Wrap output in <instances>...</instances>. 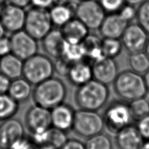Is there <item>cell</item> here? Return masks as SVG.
Masks as SVG:
<instances>
[{"instance_id":"obj_46","label":"cell","mask_w":149,"mask_h":149,"mask_svg":"<svg viewBox=\"0 0 149 149\" xmlns=\"http://www.w3.org/2000/svg\"><path fill=\"white\" fill-rule=\"evenodd\" d=\"M71 2V0H54V5H68Z\"/></svg>"},{"instance_id":"obj_28","label":"cell","mask_w":149,"mask_h":149,"mask_svg":"<svg viewBox=\"0 0 149 149\" xmlns=\"http://www.w3.org/2000/svg\"><path fill=\"white\" fill-rule=\"evenodd\" d=\"M128 105L133 120L137 122L149 114V101L145 97L132 101Z\"/></svg>"},{"instance_id":"obj_1","label":"cell","mask_w":149,"mask_h":149,"mask_svg":"<svg viewBox=\"0 0 149 149\" xmlns=\"http://www.w3.org/2000/svg\"><path fill=\"white\" fill-rule=\"evenodd\" d=\"M67 94V87L62 80L52 77L36 85L32 98L35 104L51 110L64 103Z\"/></svg>"},{"instance_id":"obj_24","label":"cell","mask_w":149,"mask_h":149,"mask_svg":"<svg viewBox=\"0 0 149 149\" xmlns=\"http://www.w3.org/2000/svg\"><path fill=\"white\" fill-rule=\"evenodd\" d=\"M81 45L84 51L85 58L92 62L105 57L102 52V39L95 34L89 33L81 42Z\"/></svg>"},{"instance_id":"obj_38","label":"cell","mask_w":149,"mask_h":149,"mask_svg":"<svg viewBox=\"0 0 149 149\" xmlns=\"http://www.w3.org/2000/svg\"><path fill=\"white\" fill-rule=\"evenodd\" d=\"M137 127L144 140H149V114L137 121Z\"/></svg>"},{"instance_id":"obj_53","label":"cell","mask_w":149,"mask_h":149,"mask_svg":"<svg viewBox=\"0 0 149 149\" xmlns=\"http://www.w3.org/2000/svg\"><path fill=\"white\" fill-rule=\"evenodd\" d=\"M78 1H84V0H78Z\"/></svg>"},{"instance_id":"obj_3","label":"cell","mask_w":149,"mask_h":149,"mask_svg":"<svg viewBox=\"0 0 149 149\" xmlns=\"http://www.w3.org/2000/svg\"><path fill=\"white\" fill-rule=\"evenodd\" d=\"M113 87L118 97L129 102L145 97L148 92L144 77L132 70L118 73L113 82Z\"/></svg>"},{"instance_id":"obj_13","label":"cell","mask_w":149,"mask_h":149,"mask_svg":"<svg viewBox=\"0 0 149 149\" xmlns=\"http://www.w3.org/2000/svg\"><path fill=\"white\" fill-rule=\"evenodd\" d=\"M93 79L105 85L113 83L118 74V65L114 58L103 57L92 65Z\"/></svg>"},{"instance_id":"obj_20","label":"cell","mask_w":149,"mask_h":149,"mask_svg":"<svg viewBox=\"0 0 149 149\" xmlns=\"http://www.w3.org/2000/svg\"><path fill=\"white\" fill-rule=\"evenodd\" d=\"M67 77L71 84L81 86L93 79L92 65L84 60L74 63Z\"/></svg>"},{"instance_id":"obj_35","label":"cell","mask_w":149,"mask_h":149,"mask_svg":"<svg viewBox=\"0 0 149 149\" xmlns=\"http://www.w3.org/2000/svg\"><path fill=\"white\" fill-rule=\"evenodd\" d=\"M50 127L48 129L37 130L30 133V137L37 147L49 143Z\"/></svg>"},{"instance_id":"obj_29","label":"cell","mask_w":149,"mask_h":149,"mask_svg":"<svg viewBox=\"0 0 149 149\" xmlns=\"http://www.w3.org/2000/svg\"><path fill=\"white\" fill-rule=\"evenodd\" d=\"M123 48L120 39L103 38L102 52L105 57L114 58L120 54Z\"/></svg>"},{"instance_id":"obj_11","label":"cell","mask_w":149,"mask_h":149,"mask_svg":"<svg viewBox=\"0 0 149 149\" xmlns=\"http://www.w3.org/2000/svg\"><path fill=\"white\" fill-rule=\"evenodd\" d=\"M26 13L25 9L13 4H5L0 20L7 32L14 33L24 30Z\"/></svg>"},{"instance_id":"obj_43","label":"cell","mask_w":149,"mask_h":149,"mask_svg":"<svg viewBox=\"0 0 149 149\" xmlns=\"http://www.w3.org/2000/svg\"><path fill=\"white\" fill-rule=\"evenodd\" d=\"M9 3L25 9L31 5V0H8Z\"/></svg>"},{"instance_id":"obj_47","label":"cell","mask_w":149,"mask_h":149,"mask_svg":"<svg viewBox=\"0 0 149 149\" xmlns=\"http://www.w3.org/2000/svg\"><path fill=\"white\" fill-rule=\"evenodd\" d=\"M6 32L7 31L5 30L1 20H0V38L5 36V33H6Z\"/></svg>"},{"instance_id":"obj_5","label":"cell","mask_w":149,"mask_h":149,"mask_svg":"<svg viewBox=\"0 0 149 149\" xmlns=\"http://www.w3.org/2000/svg\"><path fill=\"white\" fill-rule=\"evenodd\" d=\"M105 127L103 117L97 111L79 109L74 113L73 130L84 138L100 134Z\"/></svg>"},{"instance_id":"obj_33","label":"cell","mask_w":149,"mask_h":149,"mask_svg":"<svg viewBox=\"0 0 149 149\" xmlns=\"http://www.w3.org/2000/svg\"><path fill=\"white\" fill-rule=\"evenodd\" d=\"M106 13H118L124 5L126 0H98Z\"/></svg>"},{"instance_id":"obj_21","label":"cell","mask_w":149,"mask_h":149,"mask_svg":"<svg viewBox=\"0 0 149 149\" xmlns=\"http://www.w3.org/2000/svg\"><path fill=\"white\" fill-rule=\"evenodd\" d=\"M54 5L49 10L53 26L60 29L68 22L75 17L76 5Z\"/></svg>"},{"instance_id":"obj_17","label":"cell","mask_w":149,"mask_h":149,"mask_svg":"<svg viewBox=\"0 0 149 149\" xmlns=\"http://www.w3.org/2000/svg\"><path fill=\"white\" fill-rule=\"evenodd\" d=\"M143 141L137 126L131 124L116 134V143L120 149H139Z\"/></svg>"},{"instance_id":"obj_6","label":"cell","mask_w":149,"mask_h":149,"mask_svg":"<svg viewBox=\"0 0 149 149\" xmlns=\"http://www.w3.org/2000/svg\"><path fill=\"white\" fill-rule=\"evenodd\" d=\"M52 29L49 10L31 7L26 13L24 30L37 41H41Z\"/></svg>"},{"instance_id":"obj_8","label":"cell","mask_w":149,"mask_h":149,"mask_svg":"<svg viewBox=\"0 0 149 149\" xmlns=\"http://www.w3.org/2000/svg\"><path fill=\"white\" fill-rule=\"evenodd\" d=\"M103 117L105 127L114 134L128 126L133 120L129 105L118 101L112 102L108 106Z\"/></svg>"},{"instance_id":"obj_50","label":"cell","mask_w":149,"mask_h":149,"mask_svg":"<svg viewBox=\"0 0 149 149\" xmlns=\"http://www.w3.org/2000/svg\"><path fill=\"white\" fill-rule=\"evenodd\" d=\"M145 50V53L147 54V55L148 56V58H149V37H148V39L147 40V44H146Z\"/></svg>"},{"instance_id":"obj_39","label":"cell","mask_w":149,"mask_h":149,"mask_svg":"<svg viewBox=\"0 0 149 149\" xmlns=\"http://www.w3.org/2000/svg\"><path fill=\"white\" fill-rule=\"evenodd\" d=\"M12 53L10 37L4 36L0 38V58Z\"/></svg>"},{"instance_id":"obj_30","label":"cell","mask_w":149,"mask_h":149,"mask_svg":"<svg viewBox=\"0 0 149 149\" xmlns=\"http://www.w3.org/2000/svg\"><path fill=\"white\" fill-rule=\"evenodd\" d=\"M85 147L86 149H113V143L109 135L100 133L88 138Z\"/></svg>"},{"instance_id":"obj_45","label":"cell","mask_w":149,"mask_h":149,"mask_svg":"<svg viewBox=\"0 0 149 149\" xmlns=\"http://www.w3.org/2000/svg\"><path fill=\"white\" fill-rule=\"evenodd\" d=\"M37 149H58V148L56 147H55L54 146H53L52 145L48 143V144H45L41 146H39V147H37Z\"/></svg>"},{"instance_id":"obj_4","label":"cell","mask_w":149,"mask_h":149,"mask_svg":"<svg viewBox=\"0 0 149 149\" xmlns=\"http://www.w3.org/2000/svg\"><path fill=\"white\" fill-rule=\"evenodd\" d=\"M54 73V62L49 56L37 53L24 61L22 77L32 85L46 81Z\"/></svg>"},{"instance_id":"obj_22","label":"cell","mask_w":149,"mask_h":149,"mask_svg":"<svg viewBox=\"0 0 149 149\" xmlns=\"http://www.w3.org/2000/svg\"><path fill=\"white\" fill-rule=\"evenodd\" d=\"M23 67L24 61L13 53L0 58V72L10 80L22 77Z\"/></svg>"},{"instance_id":"obj_40","label":"cell","mask_w":149,"mask_h":149,"mask_svg":"<svg viewBox=\"0 0 149 149\" xmlns=\"http://www.w3.org/2000/svg\"><path fill=\"white\" fill-rule=\"evenodd\" d=\"M31 6L49 10L54 5V0H31Z\"/></svg>"},{"instance_id":"obj_25","label":"cell","mask_w":149,"mask_h":149,"mask_svg":"<svg viewBox=\"0 0 149 149\" xmlns=\"http://www.w3.org/2000/svg\"><path fill=\"white\" fill-rule=\"evenodd\" d=\"M18 109L19 103L9 94H0V122L14 117Z\"/></svg>"},{"instance_id":"obj_44","label":"cell","mask_w":149,"mask_h":149,"mask_svg":"<svg viewBox=\"0 0 149 149\" xmlns=\"http://www.w3.org/2000/svg\"><path fill=\"white\" fill-rule=\"evenodd\" d=\"M145 0H126V3L127 4L134 5V6H139L140 4L144 1Z\"/></svg>"},{"instance_id":"obj_9","label":"cell","mask_w":149,"mask_h":149,"mask_svg":"<svg viewBox=\"0 0 149 149\" xmlns=\"http://www.w3.org/2000/svg\"><path fill=\"white\" fill-rule=\"evenodd\" d=\"M10 39L12 53L23 61L38 53V41L24 30L12 33Z\"/></svg>"},{"instance_id":"obj_2","label":"cell","mask_w":149,"mask_h":149,"mask_svg":"<svg viewBox=\"0 0 149 149\" xmlns=\"http://www.w3.org/2000/svg\"><path fill=\"white\" fill-rule=\"evenodd\" d=\"M109 97L107 85L93 79L79 86L74 95L75 102L81 109L97 111L102 109Z\"/></svg>"},{"instance_id":"obj_23","label":"cell","mask_w":149,"mask_h":149,"mask_svg":"<svg viewBox=\"0 0 149 149\" xmlns=\"http://www.w3.org/2000/svg\"><path fill=\"white\" fill-rule=\"evenodd\" d=\"M32 93V84L24 77H20L12 80L7 94L20 104L28 101Z\"/></svg>"},{"instance_id":"obj_41","label":"cell","mask_w":149,"mask_h":149,"mask_svg":"<svg viewBox=\"0 0 149 149\" xmlns=\"http://www.w3.org/2000/svg\"><path fill=\"white\" fill-rule=\"evenodd\" d=\"M59 149H86L85 144L76 139H68L65 144Z\"/></svg>"},{"instance_id":"obj_42","label":"cell","mask_w":149,"mask_h":149,"mask_svg":"<svg viewBox=\"0 0 149 149\" xmlns=\"http://www.w3.org/2000/svg\"><path fill=\"white\" fill-rule=\"evenodd\" d=\"M11 81L9 77L0 72V94H7Z\"/></svg>"},{"instance_id":"obj_14","label":"cell","mask_w":149,"mask_h":149,"mask_svg":"<svg viewBox=\"0 0 149 149\" xmlns=\"http://www.w3.org/2000/svg\"><path fill=\"white\" fill-rule=\"evenodd\" d=\"M25 124L31 132L52 127L50 110L35 104L28 109L25 115Z\"/></svg>"},{"instance_id":"obj_51","label":"cell","mask_w":149,"mask_h":149,"mask_svg":"<svg viewBox=\"0 0 149 149\" xmlns=\"http://www.w3.org/2000/svg\"><path fill=\"white\" fill-rule=\"evenodd\" d=\"M8 0H0V5H5L6 4V2Z\"/></svg>"},{"instance_id":"obj_7","label":"cell","mask_w":149,"mask_h":149,"mask_svg":"<svg viewBox=\"0 0 149 149\" xmlns=\"http://www.w3.org/2000/svg\"><path fill=\"white\" fill-rule=\"evenodd\" d=\"M106 15L98 0H84L76 5L75 17L90 30H99Z\"/></svg>"},{"instance_id":"obj_12","label":"cell","mask_w":149,"mask_h":149,"mask_svg":"<svg viewBox=\"0 0 149 149\" xmlns=\"http://www.w3.org/2000/svg\"><path fill=\"white\" fill-rule=\"evenodd\" d=\"M25 137V127L20 120L14 117L0 124V149H9L13 143Z\"/></svg>"},{"instance_id":"obj_52","label":"cell","mask_w":149,"mask_h":149,"mask_svg":"<svg viewBox=\"0 0 149 149\" xmlns=\"http://www.w3.org/2000/svg\"><path fill=\"white\" fill-rule=\"evenodd\" d=\"M3 6H4V5H0V16H1V15L3 9Z\"/></svg>"},{"instance_id":"obj_34","label":"cell","mask_w":149,"mask_h":149,"mask_svg":"<svg viewBox=\"0 0 149 149\" xmlns=\"http://www.w3.org/2000/svg\"><path fill=\"white\" fill-rule=\"evenodd\" d=\"M73 63L62 56L57 58L54 62V73L62 77H67Z\"/></svg>"},{"instance_id":"obj_26","label":"cell","mask_w":149,"mask_h":149,"mask_svg":"<svg viewBox=\"0 0 149 149\" xmlns=\"http://www.w3.org/2000/svg\"><path fill=\"white\" fill-rule=\"evenodd\" d=\"M129 65L132 71L139 74H145L149 70V58L145 52L130 53Z\"/></svg>"},{"instance_id":"obj_27","label":"cell","mask_w":149,"mask_h":149,"mask_svg":"<svg viewBox=\"0 0 149 149\" xmlns=\"http://www.w3.org/2000/svg\"><path fill=\"white\" fill-rule=\"evenodd\" d=\"M62 56L71 63L84 60L85 54L81 43H71L65 41Z\"/></svg>"},{"instance_id":"obj_10","label":"cell","mask_w":149,"mask_h":149,"mask_svg":"<svg viewBox=\"0 0 149 149\" xmlns=\"http://www.w3.org/2000/svg\"><path fill=\"white\" fill-rule=\"evenodd\" d=\"M148 35L138 23H130L120 39L125 49L130 53H134L145 50Z\"/></svg>"},{"instance_id":"obj_32","label":"cell","mask_w":149,"mask_h":149,"mask_svg":"<svg viewBox=\"0 0 149 149\" xmlns=\"http://www.w3.org/2000/svg\"><path fill=\"white\" fill-rule=\"evenodd\" d=\"M66 132L63 130L51 127L50 129L49 144H51L58 149L60 148L64 145L68 141V135Z\"/></svg>"},{"instance_id":"obj_15","label":"cell","mask_w":149,"mask_h":149,"mask_svg":"<svg viewBox=\"0 0 149 149\" xmlns=\"http://www.w3.org/2000/svg\"><path fill=\"white\" fill-rule=\"evenodd\" d=\"M74 113L70 105L63 103L50 110L52 127L68 132L73 129Z\"/></svg>"},{"instance_id":"obj_36","label":"cell","mask_w":149,"mask_h":149,"mask_svg":"<svg viewBox=\"0 0 149 149\" xmlns=\"http://www.w3.org/2000/svg\"><path fill=\"white\" fill-rule=\"evenodd\" d=\"M118 14L127 23H131L137 17V8L134 5L126 3L119 10Z\"/></svg>"},{"instance_id":"obj_48","label":"cell","mask_w":149,"mask_h":149,"mask_svg":"<svg viewBox=\"0 0 149 149\" xmlns=\"http://www.w3.org/2000/svg\"><path fill=\"white\" fill-rule=\"evenodd\" d=\"M144 79H145V81L146 86H147V88L148 91V90H149V70L145 73Z\"/></svg>"},{"instance_id":"obj_16","label":"cell","mask_w":149,"mask_h":149,"mask_svg":"<svg viewBox=\"0 0 149 149\" xmlns=\"http://www.w3.org/2000/svg\"><path fill=\"white\" fill-rule=\"evenodd\" d=\"M127 25L118 13H111L105 16L98 30L103 38L120 39Z\"/></svg>"},{"instance_id":"obj_37","label":"cell","mask_w":149,"mask_h":149,"mask_svg":"<svg viewBox=\"0 0 149 149\" xmlns=\"http://www.w3.org/2000/svg\"><path fill=\"white\" fill-rule=\"evenodd\" d=\"M37 146L29 137H24L10 146L9 149H37Z\"/></svg>"},{"instance_id":"obj_18","label":"cell","mask_w":149,"mask_h":149,"mask_svg":"<svg viewBox=\"0 0 149 149\" xmlns=\"http://www.w3.org/2000/svg\"><path fill=\"white\" fill-rule=\"evenodd\" d=\"M41 41L42 49L47 56L54 59L62 56L65 40L60 29H52Z\"/></svg>"},{"instance_id":"obj_19","label":"cell","mask_w":149,"mask_h":149,"mask_svg":"<svg viewBox=\"0 0 149 149\" xmlns=\"http://www.w3.org/2000/svg\"><path fill=\"white\" fill-rule=\"evenodd\" d=\"M60 30L65 41L71 43H81L90 33L89 29L76 17L61 28Z\"/></svg>"},{"instance_id":"obj_31","label":"cell","mask_w":149,"mask_h":149,"mask_svg":"<svg viewBox=\"0 0 149 149\" xmlns=\"http://www.w3.org/2000/svg\"><path fill=\"white\" fill-rule=\"evenodd\" d=\"M137 23L149 34V0H145L137 8Z\"/></svg>"},{"instance_id":"obj_49","label":"cell","mask_w":149,"mask_h":149,"mask_svg":"<svg viewBox=\"0 0 149 149\" xmlns=\"http://www.w3.org/2000/svg\"><path fill=\"white\" fill-rule=\"evenodd\" d=\"M139 149H149V140H145L143 142Z\"/></svg>"}]
</instances>
